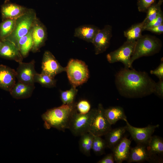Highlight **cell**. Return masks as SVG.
Masks as SVG:
<instances>
[{
	"label": "cell",
	"mask_w": 163,
	"mask_h": 163,
	"mask_svg": "<svg viewBox=\"0 0 163 163\" xmlns=\"http://www.w3.org/2000/svg\"><path fill=\"white\" fill-rule=\"evenodd\" d=\"M115 83L121 96L137 98L153 93L156 82L145 72L124 68L116 75Z\"/></svg>",
	"instance_id": "6da1fadb"
},
{
	"label": "cell",
	"mask_w": 163,
	"mask_h": 163,
	"mask_svg": "<svg viewBox=\"0 0 163 163\" xmlns=\"http://www.w3.org/2000/svg\"><path fill=\"white\" fill-rule=\"evenodd\" d=\"M76 105L75 102L48 110L41 116L44 128H53L63 131L68 129L73 115L77 111Z\"/></svg>",
	"instance_id": "7a4b0ae2"
},
{
	"label": "cell",
	"mask_w": 163,
	"mask_h": 163,
	"mask_svg": "<svg viewBox=\"0 0 163 163\" xmlns=\"http://www.w3.org/2000/svg\"><path fill=\"white\" fill-rule=\"evenodd\" d=\"M162 46L161 40L150 35H142L136 41L133 54L131 57L130 65L136 60L143 56L154 55L159 52Z\"/></svg>",
	"instance_id": "3957f363"
},
{
	"label": "cell",
	"mask_w": 163,
	"mask_h": 163,
	"mask_svg": "<svg viewBox=\"0 0 163 163\" xmlns=\"http://www.w3.org/2000/svg\"><path fill=\"white\" fill-rule=\"evenodd\" d=\"M37 18L35 10L28 8L25 13L16 19L13 31L4 40L10 41L18 47L19 40L28 33Z\"/></svg>",
	"instance_id": "277c9868"
},
{
	"label": "cell",
	"mask_w": 163,
	"mask_h": 163,
	"mask_svg": "<svg viewBox=\"0 0 163 163\" xmlns=\"http://www.w3.org/2000/svg\"><path fill=\"white\" fill-rule=\"evenodd\" d=\"M66 72L72 86L76 87L86 82L89 76L87 66L84 62L78 59H69Z\"/></svg>",
	"instance_id": "5b68a950"
},
{
	"label": "cell",
	"mask_w": 163,
	"mask_h": 163,
	"mask_svg": "<svg viewBox=\"0 0 163 163\" xmlns=\"http://www.w3.org/2000/svg\"><path fill=\"white\" fill-rule=\"evenodd\" d=\"M97 111V108H93L85 114H81L77 111L74 114L68 128L73 136H80L89 132Z\"/></svg>",
	"instance_id": "8992f818"
},
{
	"label": "cell",
	"mask_w": 163,
	"mask_h": 163,
	"mask_svg": "<svg viewBox=\"0 0 163 163\" xmlns=\"http://www.w3.org/2000/svg\"><path fill=\"white\" fill-rule=\"evenodd\" d=\"M136 41L126 40L118 49L107 54V59L109 62L122 63L126 68H132L130 65L131 57L133 54Z\"/></svg>",
	"instance_id": "52a82bcc"
},
{
	"label": "cell",
	"mask_w": 163,
	"mask_h": 163,
	"mask_svg": "<svg viewBox=\"0 0 163 163\" xmlns=\"http://www.w3.org/2000/svg\"><path fill=\"white\" fill-rule=\"evenodd\" d=\"M105 109L101 104H99L96 113L91 123L88 132L94 136H104L112 128L104 113Z\"/></svg>",
	"instance_id": "ba28073f"
},
{
	"label": "cell",
	"mask_w": 163,
	"mask_h": 163,
	"mask_svg": "<svg viewBox=\"0 0 163 163\" xmlns=\"http://www.w3.org/2000/svg\"><path fill=\"white\" fill-rule=\"evenodd\" d=\"M126 123V130L130 134L132 138L137 144L147 145L155 129L159 125H149L143 128L135 127L131 125L127 119L124 120Z\"/></svg>",
	"instance_id": "9c48e42d"
},
{
	"label": "cell",
	"mask_w": 163,
	"mask_h": 163,
	"mask_svg": "<svg viewBox=\"0 0 163 163\" xmlns=\"http://www.w3.org/2000/svg\"><path fill=\"white\" fill-rule=\"evenodd\" d=\"M112 30L111 25H106L97 33L92 43L96 55L104 52L109 47L112 36Z\"/></svg>",
	"instance_id": "30bf717a"
},
{
	"label": "cell",
	"mask_w": 163,
	"mask_h": 163,
	"mask_svg": "<svg viewBox=\"0 0 163 163\" xmlns=\"http://www.w3.org/2000/svg\"><path fill=\"white\" fill-rule=\"evenodd\" d=\"M41 72L55 78L57 74L66 72V67L62 66L53 54L46 51L43 55L41 63Z\"/></svg>",
	"instance_id": "8fae6325"
},
{
	"label": "cell",
	"mask_w": 163,
	"mask_h": 163,
	"mask_svg": "<svg viewBox=\"0 0 163 163\" xmlns=\"http://www.w3.org/2000/svg\"><path fill=\"white\" fill-rule=\"evenodd\" d=\"M35 63L34 59L28 62L22 61L18 62L16 71L18 81L28 84H34V77L37 73L35 68Z\"/></svg>",
	"instance_id": "7c38bea8"
},
{
	"label": "cell",
	"mask_w": 163,
	"mask_h": 163,
	"mask_svg": "<svg viewBox=\"0 0 163 163\" xmlns=\"http://www.w3.org/2000/svg\"><path fill=\"white\" fill-rule=\"evenodd\" d=\"M32 28L33 46L31 50L36 53L44 44L47 39V32L45 26L37 18Z\"/></svg>",
	"instance_id": "4fadbf2b"
},
{
	"label": "cell",
	"mask_w": 163,
	"mask_h": 163,
	"mask_svg": "<svg viewBox=\"0 0 163 163\" xmlns=\"http://www.w3.org/2000/svg\"><path fill=\"white\" fill-rule=\"evenodd\" d=\"M0 57L13 60L18 63L22 62L23 58L16 46L7 40L0 41Z\"/></svg>",
	"instance_id": "5bb4252c"
},
{
	"label": "cell",
	"mask_w": 163,
	"mask_h": 163,
	"mask_svg": "<svg viewBox=\"0 0 163 163\" xmlns=\"http://www.w3.org/2000/svg\"><path fill=\"white\" fill-rule=\"evenodd\" d=\"M27 9L23 6L12 3L10 0H5L1 7L2 20L16 19L25 13Z\"/></svg>",
	"instance_id": "9a60e30c"
},
{
	"label": "cell",
	"mask_w": 163,
	"mask_h": 163,
	"mask_svg": "<svg viewBox=\"0 0 163 163\" xmlns=\"http://www.w3.org/2000/svg\"><path fill=\"white\" fill-rule=\"evenodd\" d=\"M16 71L6 66L0 65V88L10 92L16 83Z\"/></svg>",
	"instance_id": "2e32d148"
},
{
	"label": "cell",
	"mask_w": 163,
	"mask_h": 163,
	"mask_svg": "<svg viewBox=\"0 0 163 163\" xmlns=\"http://www.w3.org/2000/svg\"><path fill=\"white\" fill-rule=\"evenodd\" d=\"M128 163L141 162L147 161L149 162L155 161L146 149V145L137 144L135 147L130 148Z\"/></svg>",
	"instance_id": "e0dca14e"
},
{
	"label": "cell",
	"mask_w": 163,
	"mask_h": 163,
	"mask_svg": "<svg viewBox=\"0 0 163 163\" xmlns=\"http://www.w3.org/2000/svg\"><path fill=\"white\" fill-rule=\"evenodd\" d=\"M146 149L155 161V163L163 162V140L157 136H152Z\"/></svg>",
	"instance_id": "ac0fdd59"
},
{
	"label": "cell",
	"mask_w": 163,
	"mask_h": 163,
	"mask_svg": "<svg viewBox=\"0 0 163 163\" xmlns=\"http://www.w3.org/2000/svg\"><path fill=\"white\" fill-rule=\"evenodd\" d=\"M131 141L126 137L123 138L112 150L115 161L121 163L128 159L130 149Z\"/></svg>",
	"instance_id": "d6986e66"
},
{
	"label": "cell",
	"mask_w": 163,
	"mask_h": 163,
	"mask_svg": "<svg viewBox=\"0 0 163 163\" xmlns=\"http://www.w3.org/2000/svg\"><path fill=\"white\" fill-rule=\"evenodd\" d=\"M99 30V28L95 25L84 24L75 29L74 36L88 42L92 43Z\"/></svg>",
	"instance_id": "ffe728a7"
},
{
	"label": "cell",
	"mask_w": 163,
	"mask_h": 163,
	"mask_svg": "<svg viewBox=\"0 0 163 163\" xmlns=\"http://www.w3.org/2000/svg\"><path fill=\"white\" fill-rule=\"evenodd\" d=\"M35 88L34 84H28L18 81L9 92L14 98L26 99L30 97Z\"/></svg>",
	"instance_id": "44dd1931"
},
{
	"label": "cell",
	"mask_w": 163,
	"mask_h": 163,
	"mask_svg": "<svg viewBox=\"0 0 163 163\" xmlns=\"http://www.w3.org/2000/svg\"><path fill=\"white\" fill-rule=\"evenodd\" d=\"M126 130L125 126L112 129L104 136L107 147L112 150L123 137Z\"/></svg>",
	"instance_id": "7402d4cb"
},
{
	"label": "cell",
	"mask_w": 163,
	"mask_h": 163,
	"mask_svg": "<svg viewBox=\"0 0 163 163\" xmlns=\"http://www.w3.org/2000/svg\"><path fill=\"white\" fill-rule=\"evenodd\" d=\"M104 113L110 123L115 124L120 120L127 119L123 108L120 106L110 107L105 109Z\"/></svg>",
	"instance_id": "603a6c76"
},
{
	"label": "cell",
	"mask_w": 163,
	"mask_h": 163,
	"mask_svg": "<svg viewBox=\"0 0 163 163\" xmlns=\"http://www.w3.org/2000/svg\"><path fill=\"white\" fill-rule=\"evenodd\" d=\"M32 27L27 34L20 39L18 43V48L23 58L27 56L33 46Z\"/></svg>",
	"instance_id": "cb8c5ba5"
},
{
	"label": "cell",
	"mask_w": 163,
	"mask_h": 163,
	"mask_svg": "<svg viewBox=\"0 0 163 163\" xmlns=\"http://www.w3.org/2000/svg\"><path fill=\"white\" fill-rule=\"evenodd\" d=\"M79 141V148L83 155L89 156L92 147L94 135L89 132L85 133L80 136Z\"/></svg>",
	"instance_id": "d4e9b609"
},
{
	"label": "cell",
	"mask_w": 163,
	"mask_h": 163,
	"mask_svg": "<svg viewBox=\"0 0 163 163\" xmlns=\"http://www.w3.org/2000/svg\"><path fill=\"white\" fill-rule=\"evenodd\" d=\"M144 25L142 22L132 25L124 32V36L127 40L136 41L141 37L143 31Z\"/></svg>",
	"instance_id": "484cf974"
},
{
	"label": "cell",
	"mask_w": 163,
	"mask_h": 163,
	"mask_svg": "<svg viewBox=\"0 0 163 163\" xmlns=\"http://www.w3.org/2000/svg\"><path fill=\"white\" fill-rule=\"evenodd\" d=\"M34 83H39L43 87L47 88L55 87L56 82L54 78L43 72L40 73L37 72L34 76Z\"/></svg>",
	"instance_id": "4316f807"
},
{
	"label": "cell",
	"mask_w": 163,
	"mask_h": 163,
	"mask_svg": "<svg viewBox=\"0 0 163 163\" xmlns=\"http://www.w3.org/2000/svg\"><path fill=\"white\" fill-rule=\"evenodd\" d=\"M16 19H7L0 24V40H3L9 36L14 28Z\"/></svg>",
	"instance_id": "83f0119b"
},
{
	"label": "cell",
	"mask_w": 163,
	"mask_h": 163,
	"mask_svg": "<svg viewBox=\"0 0 163 163\" xmlns=\"http://www.w3.org/2000/svg\"><path fill=\"white\" fill-rule=\"evenodd\" d=\"M78 90L76 87L72 86L69 90L61 91L60 97L63 104H70L75 102V99Z\"/></svg>",
	"instance_id": "f1b7e54d"
},
{
	"label": "cell",
	"mask_w": 163,
	"mask_h": 163,
	"mask_svg": "<svg viewBox=\"0 0 163 163\" xmlns=\"http://www.w3.org/2000/svg\"><path fill=\"white\" fill-rule=\"evenodd\" d=\"M107 147L105 139L101 136L94 135L92 150L97 155H101L104 154L105 149Z\"/></svg>",
	"instance_id": "f546056e"
},
{
	"label": "cell",
	"mask_w": 163,
	"mask_h": 163,
	"mask_svg": "<svg viewBox=\"0 0 163 163\" xmlns=\"http://www.w3.org/2000/svg\"><path fill=\"white\" fill-rule=\"evenodd\" d=\"M161 5L157 3H153L151 5L146 11V15L142 21L144 27L149 22L155 18L162 11Z\"/></svg>",
	"instance_id": "4dcf8cb0"
},
{
	"label": "cell",
	"mask_w": 163,
	"mask_h": 163,
	"mask_svg": "<svg viewBox=\"0 0 163 163\" xmlns=\"http://www.w3.org/2000/svg\"><path fill=\"white\" fill-rule=\"evenodd\" d=\"M77 112L81 114H85L88 113L91 110V105L88 101L81 100L76 103Z\"/></svg>",
	"instance_id": "1f68e13d"
},
{
	"label": "cell",
	"mask_w": 163,
	"mask_h": 163,
	"mask_svg": "<svg viewBox=\"0 0 163 163\" xmlns=\"http://www.w3.org/2000/svg\"><path fill=\"white\" fill-rule=\"evenodd\" d=\"M155 0H137V5L139 11L146 12L148 8L154 3Z\"/></svg>",
	"instance_id": "d6a6232c"
},
{
	"label": "cell",
	"mask_w": 163,
	"mask_h": 163,
	"mask_svg": "<svg viewBox=\"0 0 163 163\" xmlns=\"http://www.w3.org/2000/svg\"><path fill=\"white\" fill-rule=\"evenodd\" d=\"M163 24V14L161 11L157 17L143 27V30L147 27L158 26Z\"/></svg>",
	"instance_id": "836d02e7"
},
{
	"label": "cell",
	"mask_w": 163,
	"mask_h": 163,
	"mask_svg": "<svg viewBox=\"0 0 163 163\" xmlns=\"http://www.w3.org/2000/svg\"><path fill=\"white\" fill-rule=\"evenodd\" d=\"M150 73L156 76L159 80H163V60L161 58V62L158 66L155 69L151 70Z\"/></svg>",
	"instance_id": "e575fe53"
},
{
	"label": "cell",
	"mask_w": 163,
	"mask_h": 163,
	"mask_svg": "<svg viewBox=\"0 0 163 163\" xmlns=\"http://www.w3.org/2000/svg\"><path fill=\"white\" fill-rule=\"evenodd\" d=\"M153 93L158 97L162 98L163 97V80H159L155 83Z\"/></svg>",
	"instance_id": "d590c367"
},
{
	"label": "cell",
	"mask_w": 163,
	"mask_h": 163,
	"mask_svg": "<svg viewBox=\"0 0 163 163\" xmlns=\"http://www.w3.org/2000/svg\"><path fill=\"white\" fill-rule=\"evenodd\" d=\"M144 30L149 31L156 34H161L163 33V24L158 26L146 28Z\"/></svg>",
	"instance_id": "8d00e7d4"
},
{
	"label": "cell",
	"mask_w": 163,
	"mask_h": 163,
	"mask_svg": "<svg viewBox=\"0 0 163 163\" xmlns=\"http://www.w3.org/2000/svg\"><path fill=\"white\" fill-rule=\"evenodd\" d=\"M115 160L113 153L108 154L98 161L97 163H114Z\"/></svg>",
	"instance_id": "74e56055"
},
{
	"label": "cell",
	"mask_w": 163,
	"mask_h": 163,
	"mask_svg": "<svg viewBox=\"0 0 163 163\" xmlns=\"http://www.w3.org/2000/svg\"><path fill=\"white\" fill-rule=\"evenodd\" d=\"M163 2V0H158V2L157 3L159 5H161Z\"/></svg>",
	"instance_id": "f35d334b"
},
{
	"label": "cell",
	"mask_w": 163,
	"mask_h": 163,
	"mask_svg": "<svg viewBox=\"0 0 163 163\" xmlns=\"http://www.w3.org/2000/svg\"><path fill=\"white\" fill-rule=\"evenodd\" d=\"M0 41H1V40H0Z\"/></svg>",
	"instance_id": "ab89813d"
}]
</instances>
